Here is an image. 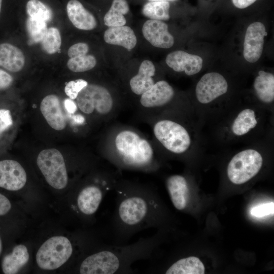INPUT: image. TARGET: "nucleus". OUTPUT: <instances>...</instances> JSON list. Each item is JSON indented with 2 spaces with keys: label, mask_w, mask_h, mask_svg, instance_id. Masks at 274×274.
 I'll list each match as a JSON object with an SVG mask.
<instances>
[{
  "label": "nucleus",
  "mask_w": 274,
  "mask_h": 274,
  "mask_svg": "<svg viewBox=\"0 0 274 274\" xmlns=\"http://www.w3.org/2000/svg\"><path fill=\"white\" fill-rule=\"evenodd\" d=\"M114 189L116 202L110 225L113 244L124 245L139 232L159 224L161 206L150 188L119 183Z\"/></svg>",
  "instance_id": "obj_1"
},
{
  "label": "nucleus",
  "mask_w": 274,
  "mask_h": 274,
  "mask_svg": "<svg viewBox=\"0 0 274 274\" xmlns=\"http://www.w3.org/2000/svg\"><path fill=\"white\" fill-rule=\"evenodd\" d=\"M158 235L142 237L131 244H108L87 255L81 262V274L132 273L131 265L149 260L158 244Z\"/></svg>",
  "instance_id": "obj_2"
},
{
  "label": "nucleus",
  "mask_w": 274,
  "mask_h": 274,
  "mask_svg": "<svg viewBox=\"0 0 274 274\" xmlns=\"http://www.w3.org/2000/svg\"><path fill=\"white\" fill-rule=\"evenodd\" d=\"M115 146L120 163L125 167L146 169L153 160V151L149 143L131 130H123L115 139Z\"/></svg>",
  "instance_id": "obj_3"
},
{
  "label": "nucleus",
  "mask_w": 274,
  "mask_h": 274,
  "mask_svg": "<svg viewBox=\"0 0 274 274\" xmlns=\"http://www.w3.org/2000/svg\"><path fill=\"white\" fill-rule=\"evenodd\" d=\"M73 252V246L68 238L55 236L47 239L40 247L36 254V261L41 269L54 270L67 262Z\"/></svg>",
  "instance_id": "obj_4"
},
{
  "label": "nucleus",
  "mask_w": 274,
  "mask_h": 274,
  "mask_svg": "<svg viewBox=\"0 0 274 274\" xmlns=\"http://www.w3.org/2000/svg\"><path fill=\"white\" fill-rule=\"evenodd\" d=\"M38 167L52 187L63 189L68 183L67 169L61 153L55 148L42 150L37 159Z\"/></svg>",
  "instance_id": "obj_5"
},
{
  "label": "nucleus",
  "mask_w": 274,
  "mask_h": 274,
  "mask_svg": "<svg viewBox=\"0 0 274 274\" xmlns=\"http://www.w3.org/2000/svg\"><path fill=\"white\" fill-rule=\"evenodd\" d=\"M263 157L257 150L248 149L235 154L229 162L227 173L233 184H244L255 176L263 164Z\"/></svg>",
  "instance_id": "obj_6"
},
{
  "label": "nucleus",
  "mask_w": 274,
  "mask_h": 274,
  "mask_svg": "<svg viewBox=\"0 0 274 274\" xmlns=\"http://www.w3.org/2000/svg\"><path fill=\"white\" fill-rule=\"evenodd\" d=\"M154 133L158 141L168 151L176 154L185 152L191 145L190 136L181 124L168 120L157 122Z\"/></svg>",
  "instance_id": "obj_7"
},
{
  "label": "nucleus",
  "mask_w": 274,
  "mask_h": 274,
  "mask_svg": "<svg viewBox=\"0 0 274 274\" xmlns=\"http://www.w3.org/2000/svg\"><path fill=\"white\" fill-rule=\"evenodd\" d=\"M76 99L79 109L87 114L94 110L100 114H107L111 111L113 105L110 92L105 87L93 84H88L80 91Z\"/></svg>",
  "instance_id": "obj_8"
},
{
  "label": "nucleus",
  "mask_w": 274,
  "mask_h": 274,
  "mask_svg": "<svg viewBox=\"0 0 274 274\" xmlns=\"http://www.w3.org/2000/svg\"><path fill=\"white\" fill-rule=\"evenodd\" d=\"M115 184L109 177L98 184L84 186L79 190L76 199L78 212L86 217L94 215L106 193L114 189Z\"/></svg>",
  "instance_id": "obj_9"
},
{
  "label": "nucleus",
  "mask_w": 274,
  "mask_h": 274,
  "mask_svg": "<svg viewBox=\"0 0 274 274\" xmlns=\"http://www.w3.org/2000/svg\"><path fill=\"white\" fill-rule=\"evenodd\" d=\"M227 90L225 78L219 73L211 72L204 74L198 82L195 94L200 103L207 104L224 94Z\"/></svg>",
  "instance_id": "obj_10"
},
{
  "label": "nucleus",
  "mask_w": 274,
  "mask_h": 274,
  "mask_svg": "<svg viewBox=\"0 0 274 274\" xmlns=\"http://www.w3.org/2000/svg\"><path fill=\"white\" fill-rule=\"evenodd\" d=\"M267 35L263 24L260 22L251 23L247 28L244 42L243 55L248 62L257 61L262 54L264 37Z\"/></svg>",
  "instance_id": "obj_11"
},
{
  "label": "nucleus",
  "mask_w": 274,
  "mask_h": 274,
  "mask_svg": "<svg viewBox=\"0 0 274 274\" xmlns=\"http://www.w3.org/2000/svg\"><path fill=\"white\" fill-rule=\"evenodd\" d=\"M27 175L22 166L17 161H0V187L9 191H17L26 184Z\"/></svg>",
  "instance_id": "obj_12"
},
{
  "label": "nucleus",
  "mask_w": 274,
  "mask_h": 274,
  "mask_svg": "<svg viewBox=\"0 0 274 274\" xmlns=\"http://www.w3.org/2000/svg\"><path fill=\"white\" fill-rule=\"evenodd\" d=\"M41 112L48 124L53 129L60 131L66 125V118L59 98L55 94L46 96L40 104Z\"/></svg>",
  "instance_id": "obj_13"
},
{
  "label": "nucleus",
  "mask_w": 274,
  "mask_h": 274,
  "mask_svg": "<svg viewBox=\"0 0 274 274\" xmlns=\"http://www.w3.org/2000/svg\"><path fill=\"white\" fill-rule=\"evenodd\" d=\"M145 39L152 46L160 48H169L174 44V39L169 32L167 25L162 21L149 19L142 27Z\"/></svg>",
  "instance_id": "obj_14"
},
{
  "label": "nucleus",
  "mask_w": 274,
  "mask_h": 274,
  "mask_svg": "<svg viewBox=\"0 0 274 274\" xmlns=\"http://www.w3.org/2000/svg\"><path fill=\"white\" fill-rule=\"evenodd\" d=\"M167 65L177 72H184L188 76L200 72L203 60L199 56L178 50L168 54L165 59Z\"/></svg>",
  "instance_id": "obj_15"
},
{
  "label": "nucleus",
  "mask_w": 274,
  "mask_h": 274,
  "mask_svg": "<svg viewBox=\"0 0 274 274\" xmlns=\"http://www.w3.org/2000/svg\"><path fill=\"white\" fill-rule=\"evenodd\" d=\"M174 90L165 81H159L141 95L140 102L144 107L152 108L163 106L173 98Z\"/></svg>",
  "instance_id": "obj_16"
},
{
  "label": "nucleus",
  "mask_w": 274,
  "mask_h": 274,
  "mask_svg": "<svg viewBox=\"0 0 274 274\" xmlns=\"http://www.w3.org/2000/svg\"><path fill=\"white\" fill-rule=\"evenodd\" d=\"M166 186L175 208L180 211L185 210L189 198V186L185 178L179 175L170 176L166 180Z\"/></svg>",
  "instance_id": "obj_17"
},
{
  "label": "nucleus",
  "mask_w": 274,
  "mask_h": 274,
  "mask_svg": "<svg viewBox=\"0 0 274 274\" xmlns=\"http://www.w3.org/2000/svg\"><path fill=\"white\" fill-rule=\"evenodd\" d=\"M66 12L71 22L78 29L90 30L96 26L95 17L78 0H70L68 2Z\"/></svg>",
  "instance_id": "obj_18"
},
{
  "label": "nucleus",
  "mask_w": 274,
  "mask_h": 274,
  "mask_svg": "<svg viewBox=\"0 0 274 274\" xmlns=\"http://www.w3.org/2000/svg\"><path fill=\"white\" fill-rule=\"evenodd\" d=\"M104 39L109 44L122 46L128 50L133 49L137 43L133 30L126 25L109 27L104 33Z\"/></svg>",
  "instance_id": "obj_19"
},
{
  "label": "nucleus",
  "mask_w": 274,
  "mask_h": 274,
  "mask_svg": "<svg viewBox=\"0 0 274 274\" xmlns=\"http://www.w3.org/2000/svg\"><path fill=\"white\" fill-rule=\"evenodd\" d=\"M155 72L153 62L149 60H144L141 63L138 74L130 80L132 91L137 95H142L149 90L154 84L152 77Z\"/></svg>",
  "instance_id": "obj_20"
},
{
  "label": "nucleus",
  "mask_w": 274,
  "mask_h": 274,
  "mask_svg": "<svg viewBox=\"0 0 274 274\" xmlns=\"http://www.w3.org/2000/svg\"><path fill=\"white\" fill-rule=\"evenodd\" d=\"M24 64L25 57L19 48L7 43L0 44V66L10 72H17Z\"/></svg>",
  "instance_id": "obj_21"
},
{
  "label": "nucleus",
  "mask_w": 274,
  "mask_h": 274,
  "mask_svg": "<svg viewBox=\"0 0 274 274\" xmlns=\"http://www.w3.org/2000/svg\"><path fill=\"white\" fill-rule=\"evenodd\" d=\"M28 250L23 245L15 246L10 254L4 256L2 263L3 272L5 274L17 273L28 261Z\"/></svg>",
  "instance_id": "obj_22"
},
{
  "label": "nucleus",
  "mask_w": 274,
  "mask_h": 274,
  "mask_svg": "<svg viewBox=\"0 0 274 274\" xmlns=\"http://www.w3.org/2000/svg\"><path fill=\"white\" fill-rule=\"evenodd\" d=\"M254 89L258 99L266 104L274 99V76L263 71L258 72L254 82Z\"/></svg>",
  "instance_id": "obj_23"
},
{
  "label": "nucleus",
  "mask_w": 274,
  "mask_h": 274,
  "mask_svg": "<svg viewBox=\"0 0 274 274\" xmlns=\"http://www.w3.org/2000/svg\"><path fill=\"white\" fill-rule=\"evenodd\" d=\"M205 268L200 260L195 256L180 259L166 270V274H203Z\"/></svg>",
  "instance_id": "obj_24"
},
{
  "label": "nucleus",
  "mask_w": 274,
  "mask_h": 274,
  "mask_svg": "<svg viewBox=\"0 0 274 274\" xmlns=\"http://www.w3.org/2000/svg\"><path fill=\"white\" fill-rule=\"evenodd\" d=\"M258 121L255 112L251 109H245L241 111L233 121L231 130L236 136H243L254 128Z\"/></svg>",
  "instance_id": "obj_25"
},
{
  "label": "nucleus",
  "mask_w": 274,
  "mask_h": 274,
  "mask_svg": "<svg viewBox=\"0 0 274 274\" xmlns=\"http://www.w3.org/2000/svg\"><path fill=\"white\" fill-rule=\"evenodd\" d=\"M129 10L126 0H113L104 18V23L109 27L123 26L126 24L124 15Z\"/></svg>",
  "instance_id": "obj_26"
},
{
  "label": "nucleus",
  "mask_w": 274,
  "mask_h": 274,
  "mask_svg": "<svg viewBox=\"0 0 274 274\" xmlns=\"http://www.w3.org/2000/svg\"><path fill=\"white\" fill-rule=\"evenodd\" d=\"M169 8V3L167 1L149 2L144 6L142 13L150 19L167 20L170 18Z\"/></svg>",
  "instance_id": "obj_27"
},
{
  "label": "nucleus",
  "mask_w": 274,
  "mask_h": 274,
  "mask_svg": "<svg viewBox=\"0 0 274 274\" xmlns=\"http://www.w3.org/2000/svg\"><path fill=\"white\" fill-rule=\"evenodd\" d=\"M29 17L44 21H49L52 16L51 9L39 0H29L26 4Z\"/></svg>",
  "instance_id": "obj_28"
},
{
  "label": "nucleus",
  "mask_w": 274,
  "mask_h": 274,
  "mask_svg": "<svg viewBox=\"0 0 274 274\" xmlns=\"http://www.w3.org/2000/svg\"><path fill=\"white\" fill-rule=\"evenodd\" d=\"M96 64L95 57L92 55H84L70 58L67 61L68 69L75 73L84 72L93 68Z\"/></svg>",
  "instance_id": "obj_29"
},
{
  "label": "nucleus",
  "mask_w": 274,
  "mask_h": 274,
  "mask_svg": "<svg viewBox=\"0 0 274 274\" xmlns=\"http://www.w3.org/2000/svg\"><path fill=\"white\" fill-rule=\"evenodd\" d=\"M42 45L43 49L49 54H54L60 49L61 39L59 30L55 27H50L43 38Z\"/></svg>",
  "instance_id": "obj_30"
},
{
  "label": "nucleus",
  "mask_w": 274,
  "mask_h": 274,
  "mask_svg": "<svg viewBox=\"0 0 274 274\" xmlns=\"http://www.w3.org/2000/svg\"><path fill=\"white\" fill-rule=\"evenodd\" d=\"M26 29L32 42H41L47 30L46 21L29 17L26 21Z\"/></svg>",
  "instance_id": "obj_31"
},
{
  "label": "nucleus",
  "mask_w": 274,
  "mask_h": 274,
  "mask_svg": "<svg viewBox=\"0 0 274 274\" xmlns=\"http://www.w3.org/2000/svg\"><path fill=\"white\" fill-rule=\"evenodd\" d=\"M88 85L83 79H77L68 82L64 87V92L69 98L76 99L80 91Z\"/></svg>",
  "instance_id": "obj_32"
},
{
  "label": "nucleus",
  "mask_w": 274,
  "mask_h": 274,
  "mask_svg": "<svg viewBox=\"0 0 274 274\" xmlns=\"http://www.w3.org/2000/svg\"><path fill=\"white\" fill-rule=\"evenodd\" d=\"M250 212L253 216L258 218L273 214V202L262 203L255 206L251 209Z\"/></svg>",
  "instance_id": "obj_33"
},
{
  "label": "nucleus",
  "mask_w": 274,
  "mask_h": 274,
  "mask_svg": "<svg viewBox=\"0 0 274 274\" xmlns=\"http://www.w3.org/2000/svg\"><path fill=\"white\" fill-rule=\"evenodd\" d=\"M89 50L88 45L85 43H78L71 46L67 51L70 58H74L87 54Z\"/></svg>",
  "instance_id": "obj_34"
},
{
  "label": "nucleus",
  "mask_w": 274,
  "mask_h": 274,
  "mask_svg": "<svg viewBox=\"0 0 274 274\" xmlns=\"http://www.w3.org/2000/svg\"><path fill=\"white\" fill-rule=\"evenodd\" d=\"M13 119L10 110L0 109V134L13 125Z\"/></svg>",
  "instance_id": "obj_35"
},
{
  "label": "nucleus",
  "mask_w": 274,
  "mask_h": 274,
  "mask_svg": "<svg viewBox=\"0 0 274 274\" xmlns=\"http://www.w3.org/2000/svg\"><path fill=\"white\" fill-rule=\"evenodd\" d=\"M13 81V78L9 74L0 69V90L9 87Z\"/></svg>",
  "instance_id": "obj_36"
},
{
  "label": "nucleus",
  "mask_w": 274,
  "mask_h": 274,
  "mask_svg": "<svg viewBox=\"0 0 274 274\" xmlns=\"http://www.w3.org/2000/svg\"><path fill=\"white\" fill-rule=\"evenodd\" d=\"M11 209V203L9 199L0 193V216L7 214Z\"/></svg>",
  "instance_id": "obj_37"
},
{
  "label": "nucleus",
  "mask_w": 274,
  "mask_h": 274,
  "mask_svg": "<svg viewBox=\"0 0 274 274\" xmlns=\"http://www.w3.org/2000/svg\"><path fill=\"white\" fill-rule=\"evenodd\" d=\"M257 0H232L233 5L239 9H244L246 8Z\"/></svg>",
  "instance_id": "obj_38"
},
{
  "label": "nucleus",
  "mask_w": 274,
  "mask_h": 274,
  "mask_svg": "<svg viewBox=\"0 0 274 274\" xmlns=\"http://www.w3.org/2000/svg\"><path fill=\"white\" fill-rule=\"evenodd\" d=\"M77 106L73 100L70 98L65 99L64 101V108L69 113H74L77 111Z\"/></svg>",
  "instance_id": "obj_39"
},
{
  "label": "nucleus",
  "mask_w": 274,
  "mask_h": 274,
  "mask_svg": "<svg viewBox=\"0 0 274 274\" xmlns=\"http://www.w3.org/2000/svg\"><path fill=\"white\" fill-rule=\"evenodd\" d=\"M74 120L77 123L81 124L84 123L85 119L81 115L78 114L74 116Z\"/></svg>",
  "instance_id": "obj_40"
},
{
  "label": "nucleus",
  "mask_w": 274,
  "mask_h": 274,
  "mask_svg": "<svg viewBox=\"0 0 274 274\" xmlns=\"http://www.w3.org/2000/svg\"><path fill=\"white\" fill-rule=\"evenodd\" d=\"M149 2H153V1H175V0H148Z\"/></svg>",
  "instance_id": "obj_41"
},
{
  "label": "nucleus",
  "mask_w": 274,
  "mask_h": 274,
  "mask_svg": "<svg viewBox=\"0 0 274 274\" xmlns=\"http://www.w3.org/2000/svg\"><path fill=\"white\" fill-rule=\"evenodd\" d=\"M2 243L1 239L0 238V254L2 252Z\"/></svg>",
  "instance_id": "obj_42"
},
{
  "label": "nucleus",
  "mask_w": 274,
  "mask_h": 274,
  "mask_svg": "<svg viewBox=\"0 0 274 274\" xmlns=\"http://www.w3.org/2000/svg\"><path fill=\"white\" fill-rule=\"evenodd\" d=\"M2 0H0V13H1V8H2Z\"/></svg>",
  "instance_id": "obj_43"
}]
</instances>
